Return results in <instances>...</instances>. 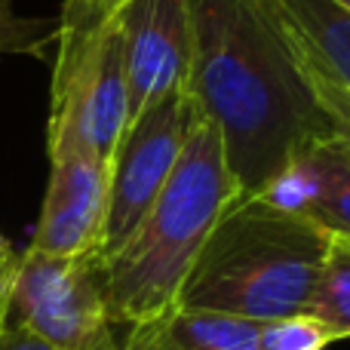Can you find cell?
<instances>
[{"instance_id":"cell-4","label":"cell","mask_w":350,"mask_h":350,"mask_svg":"<svg viewBox=\"0 0 350 350\" xmlns=\"http://www.w3.org/2000/svg\"><path fill=\"white\" fill-rule=\"evenodd\" d=\"M49 96V157L77 151L108 163L129 123V92L114 18L90 31H55Z\"/></svg>"},{"instance_id":"cell-16","label":"cell","mask_w":350,"mask_h":350,"mask_svg":"<svg viewBox=\"0 0 350 350\" xmlns=\"http://www.w3.org/2000/svg\"><path fill=\"white\" fill-rule=\"evenodd\" d=\"M0 350H53L43 341H37L31 332H25L22 326H12V323L0 320Z\"/></svg>"},{"instance_id":"cell-9","label":"cell","mask_w":350,"mask_h":350,"mask_svg":"<svg viewBox=\"0 0 350 350\" xmlns=\"http://www.w3.org/2000/svg\"><path fill=\"white\" fill-rule=\"evenodd\" d=\"M267 193L308 215L326 234L350 240V145L335 133L304 148Z\"/></svg>"},{"instance_id":"cell-12","label":"cell","mask_w":350,"mask_h":350,"mask_svg":"<svg viewBox=\"0 0 350 350\" xmlns=\"http://www.w3.org/2000/svg\"><path fill=\"white\" fill-rule=\"evenodd\" d=\"M55 46V25L46 18H25L12 10V0H0V53L46 59Z\"/></svg>"},{"instance_id":"cell-6","label":"cell","mask_w":350,"mask_h":350,"mask_svg":"<svg viewBox=\"0 0 350 350\" xmlns=\"http://www.w3.org/2000/svg\"><path fill=\"white\" fill-rule=\"evenodd\" d=\"M197 123L200 111L187 92H172L129 117L108 160V209L98 249L102 261L129 240L151 209Z\"/></svg>"},{"instance_id":"cell-1","label":"cell","mask_w":350,"mask_h":350,"mask_svg":"<svg viewBox=\"0 0 350 350\" xmlns=\"http://www.w3.org/2000/svg\"><path fill=\"white\" fill-rule=\"evenodd\" d=\"M185 92L221 135L240 193H267L304 148L338 129L273 0H187Z\"/></svg>"},{"instance_id":"cell-3","label":"cell","mask_w":350,"mask_h":350,"mask_svg":"<svg viewBox=\"0 0 350 350\" xmlns=\"http://www.w3.org/2000/svg\"><path fill=\"white\" fill-rule=\"evenodd\" d=\"M221 135L200 117L178 163L129 240L105 258V289L114 326L166 317L206 246L215 221L237 197Z\"/></svg>"},{"instance_id":"cell-13","label":"cell","mask_w":350,"mask_h":350,"mask_svg":"<svg viewBox=\"0 0 350 350\" xmlns=\"http://www.w3.org/2000/svg\"><path fill=\"white\" fill-rule=\"evenodd\" d=\"M335 332L310 314L280 317L265 323V350H326Z\"/></svg>"},{"instance_id":"cell-5","label":"cell","mask_w":350,"mask_h":350,"mask_svg":"<svg viewBox=\"0 0 350 350\" xmlns=\"http://www.w3.org/2000/svg\"><path fill=\"white\" fill-rule=\"evenodd\" d=\"M3 320L53 350H117L102 255H16Z\"/></svg>"},{"instance_id":"cell-11","label":"cell","mask_w":350,"mask_h":350,"mask_svg":"<svg viewBox=\"0 0 350 350\" xmlns=\"http://www.w3.org/2000/svg\"><path fill=\"white\" fill-rule=\"evenodd\" d=\"M308 314L326 323L335 338H350V240L345 237L329 234Z\"/></svg>"},{"instance_id":"cell-17","label":"cell","mask_w":350,"mask_h":350,"mask_svg":"<svg viewBox=\"0 0 350 350\" xmlns=\"http://www.w3.org/2000/svg\"><path fill=\"white\" fill-rule=\"evenodd\" d=\"M16 249L10 246L6 237H0V320H3V304H6V289H10V277L16 267Z\"/></svg>"},{"instance_id":"cell-10","label":"cell","mask_w":350,"mask_h":350,"mask_svg":"<svg viewBox=\"0 0 350 350\" xmlns=\"http://www.w3.org/2000/svg\"><path fill=\"white\" fill-rule=\"evenodd\" d=\"M310 71L350 102V10L335 0H273Z\"/></svg>"},{"instance_id":"cell-18","label":"cell","mask_w":350,"mask_h":350,"mask_svg":"<svg viewBox=\"0 0 350 350\" xmlns=\"http://www.w3.org/2000/svg\"><path fill=\"white\" fill-rule=\"evenodd\" d=\"M335 3H341V6H345V10H350V0H335Z\"/></svg>"},{"instance_id":"cell-7","label":"cell","mask_w":350,"mask_h":350,"mask_svg":"<svg viewBox=\"0 0 350 350\" xmlns=\"http://www.w3.org/2000/svg\"><path fill=\"white\" fill-rule=\"evenodd\" d=\"M114 25L120 34L129 117L172 92H185L191 68L187 0H129L117 10Z\"/></svg>"},{"instance_id":"cell-15","label":"cell","mask_w":350,"mask_h":350,"mask_svg":"<svg viewBox=\"0 0 350 350\" xmlns=\"http://www.w3.org/2000/svg\"><path fill=\"white\" fill-rule=\"evenodd\" d=\"M317 77V74H314ZM317 86H320V96H323V105H326L329 117L335 120V129H338V135L350 145V102L345 96H341L338 90H332L329 83H323L320 77H317Z\"/></svg>"},{"instance_id":"cell-14","label":"cell","mask_w":350,"mask_h":350,"mask_svg":"<svg viewBox=\"0 0 350 350\" xmlns=\"http://www.w3.org/2000/svg\"><path fill=\"white\" fill-rule=\"evenodd\" d=\"M123 3L129 0H65L55 31H90L111 22Z\"/></svg>"},{"instance_id":"cell-2","label":"cell","mask_w":350,"mask_h":350,"mask_svg":"<svg viewBox=\"0 0 350 350\" xmlns=\"http://www.w3.org/2000/svg\"><path fill=\"white\" fill-rule=\"evenodd\" d=\"M329 234L271 193H237L200 249L178 308L246 320L308 314Z\"/></svg>"},{"instance_id":"cell-8","label":"cell","mask_w":350,"mask_h":350,"mask_svg":"<svg viewBox=\"0 0 350 350\" xmlns=\"http://www.w3.org/2000/svg\"><path fill=\"white\" fill-rule=\"evenodd\" d=\"M108 209V163L65 151L49 157V185L31 246L43 255H98Z\"/></svg>"}]
</instances>
